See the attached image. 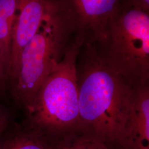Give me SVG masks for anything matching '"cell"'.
<instances>
[{
	"mask_svg": "<svg viewBox=\"0 0 149 149\" xmlns=\"http://www.w3.org/2000/svg\"><path fill=\"white\" fill-rule=\"evenodd\" d=\"M124 3L149 13V0H123Z\"/></svg>",
	"mask_w": 149,
	"mask_h": 149,
	"instance_id": "obj_12",
	"label": "cell"
},
{
	"mask_svg": "<svg viewBox=\"0 0 149 149\" xmlns=\"http://www.w3.org/2000/svg\"><path fill=\"white\" fill-rule=\"evenodd\" d=\"M96 47L106 64L131 85L149 84V13L124 3L104 42Z\"/></svg>",
	"mask_w": 149,
	"mask_h": 149,
	"instance_id": "obj_4",
	"label": "cell"
},
{
	"mask_svg": "<svg viewBox=\"0 0 149 149\" xmlns=\"http://www.w3.org/2000/svg\"><path fill=\"white\" fill-rule=\"evenodd\" d=\"M8 76L7 68L0 47V92L5 89L6 80Z\"/></svg>",
	"mask_w": 149,
	"mask_h": 149,
	"instance_id": "obj_11",
	"label": "cell"
},
{
	"mask_svg": "<svg viewBox=\"0 0 149 149\" xmlns=\"http://www.w3.org/2000/svg\"><path fill=\"white\" fill-rule=\"evenodd\" d=\"M0 149H50L42 139L36 134L17 136L6 142Z\"/></svg>",
	"mask_w": 149,
	"mask_h": 149,
	"instance_id": "obj_10",
	"label": "cell"
},
{
	"mask_svg": "<svg viewBox=\"0 0 149 149\" xmlns=\"http://www.w3.org/2000/svg\"><path fill=\"white\" fill-rule=\"evenodd\" d=\"M74 36L72 17L60 0L22 52L15 93L26 109L32 105L44 80L63 58Z\"/></svg>",
	"mask_w": 149,
	"mask_h": 149,
	"instance_id": "obj_3",
	"label": "cell"
},
{
	"mask_svg": "<svg viewBox=\"0 0 149 149\" xmlns=\"http://www.w3.org/2000/svg\"><path fill=\"white\" fill-rule=\"evenodd\" d=\"M60 0H19L11 43L8 76L16 83L23 49L31 40L44 20L59 5Z\"/></svg>",
	"mask_w": 149,
	"mask_h": 149,
	"instance_id": "obj_6",
	"label": "cell"
},
{
	"mask_svg": "<svg viewBox=\"0 0 149 149\" xmlns=\"http://www.w3.org/2000/svg\"><path fill=\"white\" fill-rule=\"evenodd\" d=\"M79 127L77 133L120 145L135 88L109 68L92 43L82 45L77 63Z\"/></svg>",
	"mask_w": 149,
	"mask_h": 149,
	"instance_id": "obj_1",
	"label": "cell"
},
{
	"mask_svg": "<svg viewBox=\"0 0 149 149\" xmlns=\"http://www.w3.org/2000/svg\"><path fill=\"white\" fill-rule=\"evenodd\" d=\"M74 21L75 37L99 47L106 39L123 0H63Z\"/></svg>",
	"mask_w": 149,
	"mask_h": 149,
	"instance_id": "obj_5",
	"label": "cell"
},
{
	"mask_svg": "<svg viewBox=\"0 0 149 149\" xmlns=\"http://www.w3.org/2000/svg\"><path fill=\"white\" fill-rule=\"evenodd\" d=\"M80 134L79 136H76L75 133L64 136L56 149H114L98 139Z\"/></svg>",
	"mask_w": 149,
	"mask_h": 149,
	"instance_id": "obj_9",
	"label": "cell"
},
{
	"mask_svg": "<svg viewBox=\"0 0 149 149\" xmlns=\"http://www.w3.org/2000/svg\"><path fill=\"white\" fill-rule=\"evenodd\" d=\"M84 43L74 38L38 92L29 112L38 131L65 136L78 132L79 103L77 63Z\"/></svg>",
	"mask_w": 149,
	"mask_h": 149,
	"instance_id": "obj_2",
	"label": "cell"
},
{
	"mask_svg": "<svg viewBox=\"0 0 149 149\" xmlns=\"http://www.w3.org/2000/svg\"><path fill=\"white\" fill-rule=\"evenodd\" d=\"M122 149H149V85L135 93L128 124L119 145Z\"/></svg>",
	"mask_w": 149,
	"mask_h": 149,
	"instance_id": "obj_7",
	"label": "cell"
},
{
	"mask_svg": "<svg viewBox=\"0 0 149 149\" xmlns=\"http://www.w3.org/2000/svg\"><path fill=\"white\" fill-rule=\"evenodd\" d=\"M8 122V116L5 111L0 109V134L5 129Z\"/></svg>",
	"mask_w": 149,
	"mask_h": 149,
	"instance_id": "obj_13",
	"label": "cell"
},
{
	"mask_svg": "<svg viewBox=\"0 0 149 149\" xmlns=\"http://www.w3.org/2000/svg\"><path fill=\"white\" fill-rule=\"evenodd\" d=\"M19 0H0V47L8 71L12 36Z\"/></svg>",
	"mask_w": 149,
	"mask_h": 149,
	"instance_id": "obj_8",
	"label": "cell"
}]
</instances>
